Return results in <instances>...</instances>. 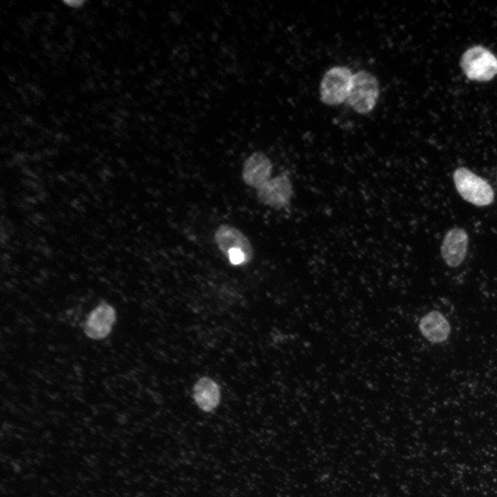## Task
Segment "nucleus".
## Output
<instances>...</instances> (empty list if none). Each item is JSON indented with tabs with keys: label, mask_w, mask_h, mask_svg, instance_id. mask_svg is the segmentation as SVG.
<instances>
[{
	"label": "nucleus",
	"mask_w": 497,
	"mask_h": 497,
	"mask_svg": "<svg viewBox=\"0 0 497 497\" xmlns=\"http://www.w3.org/2000/svg\"><path fill=\"white\" fill-rule=\"evenodd\" d=\"M353 73L346 66H334L324 74L320 86L321 101L335 106L347 101Z\"/></svg>",
	"instance_id": "obj_4"
},
{
	"label": "nucleus",
	"mask_w": 497,
	"mask_h": 497,
	"mask_svg": "<svg viewBox=\"0 0 497 497\" xmlns=\"http://www.w3.org/2000/svg\"><path fill=\"white\" fill-rule=\"evenodd\" d=\"M293 195L292 182L284 174L270 179L257 189L258 201L275 209H280L289 205Z\"/></svg>",
	"instance_id": "obj_6"
},
{
	"label": "nucleus",
	"mask_w": 497,
	"mask_h": 497,
	"mask_svg": "<svg viewBox=\"0 0 497 497\" xmlns=\"http://www.w3.org/2000/svg\"><path fill=\"white\" fill-rule=\"evenodd\" d=\"M272 168L271 160L264 153L255 152L243 164L242 179L248 186L257 189L270 179Z\"/></svg>",
	"instance_id": "obj_7"
},
{
	"label": "nucleus",
	"mask_w": 497,
	"mask_h": 497,
	"mask_svg": "<svg viewBox=\"0 0 497 497\" xmlns=\"http://www.w3.org/2000/svg\"><path fill=\"white\" fill-rule=\"evenodd\" d=\"M460 66L470 80L488 81L497 75V57L482 46H474L462 55Z\"/></svg>",
	"instance_id": "obj_3"
},
{
	"label": "nucleus",
	"mask_w": 497,
	"mask_h": 497,
	"mask_svg": "<svg viewBox=\"0 0 497 497\" xmlns=\"http://www.w3.org/2000/svg\"><path fill=\"white\" fill-rule=\"evenodd\" d=\"M468 246V235L462 228L454 227L445 234L441 245V255L450 267H456L465 259Z\"/></svg>",
	"instance_id": "obj_8"
},
{
	"label": "nucleus",
	"mask_w": 497,
	"mask_h": 497,
	"mask_svg": "<svg viewBox=\"0 0 497 497\" xmlns=\"http://www.w3.org/2000/svg\"><path fill=\"white\" fill-rule=\"evenodd\" d=\"M215 240L220 250L226 255L232 250L242 251L249 262L253 256V250L248 239L237 228L220 225L215 233Z\"/></svg>",
	"instance_id": "obj_9"
},
{
	"label": "nucleus",
	"mask_w": 497,
	"mask_h": 497,
	"mask_svg": "<svg viewBox=\"0 0 497 497\" xmlns=\"http://www.w3.org/2000/svg\"><path fill=\"white\" fill-rule=\"evenodd\" d=\"M453 179L457 191L466 201L478 206H488L494 199L490 184L465 167L455 170Z\"/></svg>",
	"instance_id": "obj_1"
},
{
	"label": "nucleus",
	"mask_w": 497,
	"mask_h": 497,
	"mask_svg": "<svg viewBox=\"0 0 497 497\" xmlns=\"http://www.w3.org/2000/svg\"><path fill=\"white\" fill-rule=\"evenodd\" d=\"M379 94L376 77L369 72L358 71L353 74L347 102L355 112L367 114L374 108Z\"/></svg>",
	"instance_id": "obj_2"
},
{
	"label": "nucleus",
	"mask_w": 497,
	"mask_h": 497,
	"mask_svg": "<svg viewBox=\"0 0 497 497\" xmlns=\"http://www.w3.org/2000/svg\"><path fill=\"white\" fill-rule=\"evenodd\" d=\"M116 321L115 309L110 304L102 302L86 315L83 331L91 340H102L110 334Z\"/></svg>",
	"instance_id": "obj_5"
},
{
	"label": "nucleus",
	"mask_w": 497,
	"mask_h": 497,
	"mask_svg": "<svg viewBox=\"0 0 497 497\" xmlns=\"http://www.w3.org/2000/svg\"><path fill=\"white\" fill-rule=\"evenodd\" d=\"M193 398L199 409L206 412L211 411L220 403V387L211 378L202 377L194 385Z\"/></svg>",
	"instance_id": "obj_11"
},
{
	"label": "nucleus",
	"mask_w": 497,
	"mask_h": 497,
	"mask_svg": "<svg viewBox=\"0 0 497 497\" xmlns=\"http://www.w3.org/2000/svg\"><path fill=\"white\" fill-rule=\"evenodd\" d=\"M418 327L422 335L433 343L446 340L451 331L447 319L436 311H432L424 315L420 319Z\"/></svg>",
	"instance_id": "obj_10"
}]
</instances>
